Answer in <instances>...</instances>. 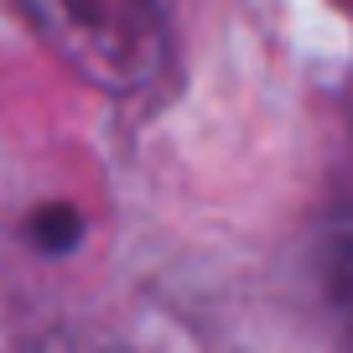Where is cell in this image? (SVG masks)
Masks as SVG:
<instances>
[{
    "mask_svg": "<svg viewBox=\"0 0 353 353\" xmlns=\"http://www.w3.org/2000/svg\"><path fill=\"white\" fill-rule=\"evenodd\" d=\"M37 42L110 99L161 83L172 68V26L161 0H21Z\"/></svg>",
    "mask_w": 353,
    "mask_h": 353,
    "instance_id": "cell-1",
    "label": "cell"
},
{
    "mask_svg": "<svg viewBox=\"0 0 353 353\" xmlns=\"http://www.w3.org/2000/svg\"><path fill=\"white\" fill-rule=\"evenodd\" d=\"M317 281H322V301H327L332 327H338L343 343L353 348V229H332L327 239H322Z\"/></svg>",
    "mask_w": 353,
    "mask_h": 353,
    "instance_id": "cell-2",
    "label": "cell"
},
{
    "mask_svg": "<svg viewBox=\"0 0 353 353\" xmlns=\"http://www.w3.org/2000/svg\"><path fill=\"white\" fill-rule=\"evenodd\" d=\"M32 239H37V250H47V254H68L78 239H83V219H78L68 203L37 208L32 213Z\"/></svg>",
    "mask_w": 353,
    "mask_h": 353,
    "instance_id": "cell-3",
    "label": "cell"
},
{
    "mask_svg": "<svg viewBox=\"0 0 353 353\" xmlns=\"http://www.w3.org/2000/svg\"><path fill=\"white\" fill-rule=\"evenodd\" d=\"M21 353H130V348H120L114 338H99V332H83V327H52L42 338H32Z\"/></svg>",
    "mask_w": 353,
    "mask_h": 353,
    "instance_id": "cell-4",
    "label": "cell"
}]
</instances>
